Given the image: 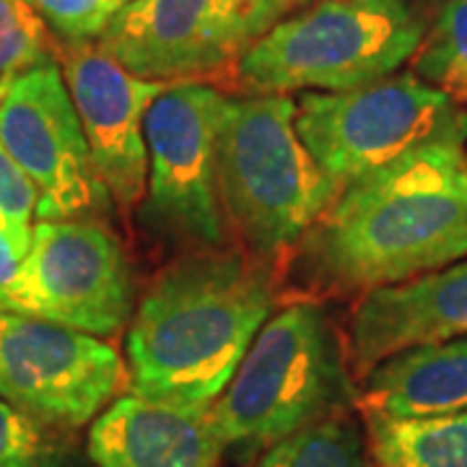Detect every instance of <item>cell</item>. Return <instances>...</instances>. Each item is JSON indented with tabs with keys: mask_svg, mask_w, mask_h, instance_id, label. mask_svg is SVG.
Listing matches in <instances>:
<instances>
[{
	"mask_svg": "<svg viewBox=\"0 0 467 467\" xmlns=\"http://www.w3.org/2000/svg\"><path fill=\"white\" fill-rule=\"evenodd\" d=\"M467 133H450L346 187L294 247L319 294H367L467 257Z\"/></svg>",
	"mask_w": 467,
	"mask_h": 467,
	"instance_id": "1",
	"label": "cell"
},
{
	"mask_svg": "<svg viewBox=\"0 0 467 467\" xmlns=\"http://www.w3.org/2000/svg\"><path fill=\"white\" fill-rule=\"evenodd\" d=\"M275 306L267 260L205 247L177 257L135 306L128 384L149 400L211 410Z\"/></svg>",
	"mask_w": 467,
	"mask_h": 467,
	"instance_id": "2",
	"label": "cell"
},
{
	"mask_svg": "<svg viewBox=\"0 0 467 467\" xmlns=\"http://www.w3.org/2000/svg\"><path fill=\"white\" fill-rule=\"evenodd\" d=\"M356 387L346 340L322 301H294L260 327L211 408L223 447L257 451L348 413Z\"/></svg>",
	"mask_w": 467,
	"mask_h": 467,
	"instance_id": "3",
	"label": "cell"
},
{
	"mask_svg": "<svg viewBox=\"0 0 467 467\" xmlns=\"http://www.w3.org/2000/svg\"><path fill=\"white\" fill-rule=\"evenodd\" d=\"M218 192L226 223L252 254L291 252L337 198L296 133V99L226 97L218 125Z\"/></svg>",
	"mask_w": 467,
	"mask_h": 467,
	"instance_id": "4",
	"label": "cell"
},
{
	"mask_svg": "<svg viewBox=\"0 0 467 467\" xmlns=\"http://www.w3.org/2000/svg\"><path fill=\"white\" fill-rule=\"evenodd\" d=\"M423 36L408 0H317L263 34L232 76L247 94L348 91L395 76Z\"/></svg>",
	"mask_w": 467,
	"mask_h": 467,
	"instance_id": "5",
	"label": "cell"
},
{
	"mask_svg": "<svg viewBox=\"0 0 467 467\" xmlns=\"http://www.w3.org/2000/svg\"><path fill=\"white\" fill-rule=\"evenodd\" d=\"M296 133L340 195L441 135L467 133V109L408 70L348 91L301 94Z\"/></svg>",
	"mask_w": 467,
	"mask_h": 467,
	"instance_id": "6",
	"label": "cell"
},
{
	"mask_svg": "<svg viewBox=\"0 0 467 467\" xmlns=\"http://www.w3.org/2000/svg\"><path fill=\"white\" fill-rule=\"evenodd\" d=\"M226 94L208 84H171L146 112L149 182L140 221L156 236L192 250L223 247L218 192V125Z\"/></svg>",
	"mask_w": 467,
	"mask_h": 467,
	"instance_id": "7",
	"label": "cell"
},
{
	"mask_svg": "<svg viewBox=\"0 0 467 467\" xmlns=\"http://www.w3.org/2000/svg\"><path fill=\"white\" fill-rule=\"evenodd\" d=\"M291 5V0H130L97 45L146 81L198 84L234 73Z\"/></svg>",
	"mask_w": 467,
	"mask_h": 467,
	"instance_id": "8",
	"label": "cell"
},
{
	"mask_svg": "<svg viewBox=\"0 0 467 467\" xmlns=\"http://www.w3.org/2000/svg\"><path fill=\"white\" fill-rule=\"evenodd\" d=\"M135 309L128 252L97 218L36 221L24 254L14 312L78 333L112 335Z\"/></svg>",
	"mask_w": 467,
	"mask_h": 467,
	"instance_id": "9",
	"label": "cell"
},
{
	"mask_svg": "<svg viewBox=\"0 0 467 467\" xmlns=\"http://www.w3.org/2000/svg\"><path fill=\"white\" fill-rule=\"evenodd\" d=\"M0 146L36 187V221L99 218L115 205L57 60L0 81Z\"/></svg>",
	"mask_w": 467,
	"mask_h": 467,
	"instance_id": "10",
	"label": "cell"
},
{
	"mask_svg": "<svg viewBox=\"0 0 467 467\" xmlns=\"http://www.w3.org/2000/svg\"><path fill=\"white\" fill-rule=\"evenodd\" d=\"M128 387L109 343L55 322L0 312V398L50 429L91 423Z\"/></svg>",
	"mask_w": 467,
	"mask_h": 467,
	"instance_id": "11",
	"label": "cell"
},
{
	"mask_svg": "<svg viewBox=\"0 0 467 467\" xmlns=\"http://www.w3.org/2000/svg\"><path fill=\"white\" fill-rule=\"evenodd\" d=\"M57 52L101 184L112 202L133 208L143 201L149 182L143 119L169 84L146 81L125 70L97 42L60 45Z\"/></svg>",
	"mask_w": 467,
	"mask_h": 467,
	"instance_id": "12",
	"label": "cell"
},
{
	"mask_svg": "<svg viewBox=\"0 0 467 467\" xmlns=\"http://www.w3.org/2000/svg\"><path fill=\"white\" fill-rule=\"evenodd\" d=\"M467 335V257L361 294L348 322V367L364 379L384 358Z\"/></svg>",
	"mask_w": 467,
	"mask_h": 467,
	"instance_id": "13",
	"label": "cell"
},
{
	"mask_svg": "<svg viewBox=\"0 0 467 467\" xmlns=\"http://www.w3.org/2000/svg\"><path fill=\"white\" fill-rule=\"evenodd\" d=\"M226 451L211 410L125 395L94 418L88 457L97 467H218Z\"/></svg>",
	"mask_w": 467,
	"mask_h": 467,
	"instance_id": "14",
	"label": "cell"
},
{
	"mask_svg": "<svg viewBox=\"0 0 467 467\" xmlns=\"http://www.w3.org/2000/svg\"><path fill=\"white\" fill-rule=\"evenodd\" d=\"M356 408L367 420L439 418L467 410V335L384 358L361 379Z\"/></svg>",
	"mask_w": 467,
	"mask_h": 467,
	"instance_id": "15",
	"label": "cell"
},
{
	"mask_svg": "<svg viewBox=\"0 0 467 467\" xmlns=\"http://www.w3.org/2000/svg\"><path fill=\"white\" fill-rule=\"evenodd\" d=\"M367 447L377 467H467V410L410 420L368 418Z\"/></svg>",
	"mask_w": 467,
	"mask_h": 467,
	"instance_id": "16",
	"label": "cell"
},
{
	"mask_svg": "<svg viewBox=\"0 0 467 467\" xmlns=\"http://www.w3.org/2000/svg\"><path fill=\"white\" fill-rule=\"evenodd\" d=\"M368 460L358 423L337 413L270 444L247 467H371Z\"/></svg>",
	"mask_w": 467,
	"mask_h": 467,
	"instance_id": "17",
	"label": "cell"
},
{
	"mask_svg": "<svg viewBox=\"0 0 467 467\" xmlns=\"http://www.w3.org/2000/svg\"><path fill=\"white\" fill-rule=\"evenodd\" d=\"M420 81L447 94L454 104H467V0L441 5L434 26L426 29L413 55V70Z\"/></svg>",
	"mask_w": 467,
	"mask_h": 467,
	"instance_id": "18",
	"label": "cell"
},
{
	"mask_svg": "<svg viewBox=\"0 0 467 467\" xmlns=\"http://www.w3.org/2000/svg\"><path fill=\"white\" fill-rule=\"evenodd\" d=\"M55 60L50 29L32 0H0V81Z\"/></svg>",
	"mask_w": 467,
	"mask_h": 467,
	"instance_id": "19",
	"label": "cell"
},
{
	"mask_svg": "<svg viewBox=\"0 0 467 467\" xmlns=\"http://www.w3.org/2000/svg\"><path fill=\"white\" fill-rule=\"evenodd\" d=\"M50 426L0 398V467H60Z\"/></svg>",
	"mask_w": 467,
	"mask_h": 467,
	"instance_id": "20",
	"label": "cell"
},
{
	"mask_svg": "<svg viewBox=\"0 0 467 467\" xmlns=\"http://www.w3.org/2000/svg\"><path fill=\"white\" fill-rule=\"evenodd\" d=\"M36 14L63 45L97 42L119 11L117 0H32Z\"/></svg>",
	"mask_w": 467,
	"mask_h": 467,
	"instance_id": "21",
	"label": "cell"
},
{
	"mask_svg": "<svg viewBox=\"0 0 467 467\" xmlns=\"http://www.w3.org/2000/svg\"><path fill=\"white\" fill-rule=\"evenodd\" d=\"M36 201L39 195L34 182L0 146V229L11 236L21 254H26L32 244Z\"/></svg>",
	"mask_w": 467,
	"mask_h": 467,
	"instance_id": "22",
	"label": "cell"
},
{
	"mask_svg": "<svg viewBox=\"0 0 467 467\" xmlns=\"http://www.w3.org/2000/svg\"><path fill=\"white\" fill-rule=\"evenodd\" d=\"M21 263H24L21 250L11 242L8 234L0 229V312H14Z\"/></svg>",
	"mask_w": 467,
	"mask_h": 467,
	"instance_id": "23",
	"label": "cell"
},
{
	"mask_svg": "<svg viewBox=\"0 0 467 467\" xmlns=\"http://www.w3.org/2000/svg\"><path fill=\"white\" fill-rule=\"evenodd\" d=\"M125 3H130V0H117V5H119V8H122Z\"/></svg>",
	"mask_w": 467,
	"mask_h": 467,
	"instance_id": "24",
	"label": "cell"
},
{
	"mask_svg": "<svg viewBox=\"0 0 467 467\" xmlns=\"http://www.w3.org/2000/svg\"><path fill=\"white\" fill-rule=\"evenodd\" d=\"M291 3H304V0H291Z\"/></svg>",
	"mask_w": 467,
	"mask_h": 467,
	"instance_id": "25",
	"label": "cell"
}]
</instances>
